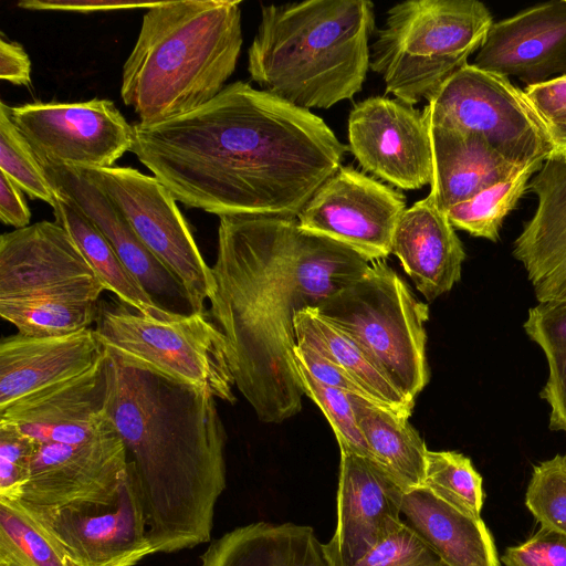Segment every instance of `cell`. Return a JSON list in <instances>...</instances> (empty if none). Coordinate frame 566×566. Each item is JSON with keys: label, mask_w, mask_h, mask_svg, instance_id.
<instances>
[{"label": "cell", "mask_w": 566, "mask_h": 566, "mask_svg": "<svg viewBox=\"0 0 566 566\" xmlns=\"http://www.w3.org/2000/svg\"><path fill=\"white\" fill-rule=\"evenodd\" d=\"M347 150L323 118L243 81L179 117L135 123L130 148L187 208L287 218Z\"/></svg>", "instance_id": "cell-1"}, {"label": "cell", "mask_w": 566, "mask_h": 566, "mask_svg": "<svg viewBox=\"0 0 566 566\" xmlns=\"http://www.w3.org/2000/svg\"><path fill=\"white\" fill-rule=\"evenodd\" d=\"M370 263L300 228L296 218L219 217L210 316L222 332L235 387L258 419L298 413L294 321L361 276Z\"/></svg>", "instance_id": "cell-2"}, {"label": "cell", "mask_w": 566, "mask_h": 566, "mask_svg": "<svg viewBox=\"0 0 566 566\" xmlns=\"http://www.w3.org/2000/svg\"><path fill=\"white\" fill-rule=\"evenodd\" d=\"M103 349L105 411L133 463L153 552L210 541L214 506L227 484V434L216 398Z\"/></svg>", "instance_id": "cell-3"}, {"label": "cell", "mask_w": 566, "mask_h": 566, "mask_svg": "<svg viewBox=\"0 0 566 566\" xmlns=\"http://www.w3.org/2000/svg\"><path fill=\"white\" fill-rule=\"evenodd\" d=\"M240 4L159 1L146 11L120 84V97L138 123L179 117L227 86L243 43Z\"/></svg>", "instance_id": "cell-4"}, {"label": "cell", "mask_w": 566, "mask_h": 566, "mask_svg": "<svg viewBox=\"0 0 566 566\" xmlns=\"http://www.w3.org/2000/svg\"><path fill=\"white\" fill-rule=\"evenodd\" d=\"M374 31L367 0L262 6L248 72L261 90L295 106L327 109L361 91Z\"/></svg>", "instance_id": "cell-5"}, {"label": "cell", "mask_w": 566, "mask_h": 566, "mask_svg": "<svg viewBox=\"0 0 566 566\" xmlns=\"http://www.w3.org/2000/svg\"><path fill=\"white\" fill-rule=\"evenodd\" d=\"M103 284L56 221L0 237V315L19 333L51 336L95 323Z\"/></svg>", "instance_id": "cell-6"}, {"label": "cell", "mask_w": 566, "mask_h": 566, "mask_svg": "<svg viewBox=\"0 0 566 566\" xmlns=\"http://www.w3.org/2000/svg\"><path fill=\"white\" fill-rule=\"evenodd\" d=\"M475 0H409L388 9L370 44V69L386 93L413 106L428 101L483 44L493 24Z\"/></svg>", "instance_id": "cell-7"}, {"label": "cell", "mask_w": 566, "mask_h": 566, "mask_svg": "<svg viewBox=\"0 0 566 566\" xmlns=\"http://www.w3.org/2000/svg\"><path fill=\"white\" fill-rule=\"evenodd\" d=\"M314 311L349 336L408 399L415 401L429 382V307L385 260L370 263Z\"/></svg>", "instance_id": "cell-8"}, {"label": "cell", "mask_w": 566, "mask_h": 566, "mask_svg": "<svg viewBox=\"0 0 566 566\" xmlns=\"http://www.w3.org/2000/svg\"><path fill=\"white\" fill-rule=\"evenodd\" d=\"M103 348L143 363L178 381L207 389L234 403V378L226 339L205 312L172 322L148 317L129 306L101 303L95 328Z\"/></svg>", "instance_id": "cell-9"}, {"label": "cell", "mask_w": 566, "mask_h": 566, "mask_svg": "<svg viewBox=\"0 0 566 566\" xmlns=\"http://www.w3.org/2000/svg\"><path fill=\"white\" fill-rule=\"evenodd\" d=\"M429 124L473 133L522 167L544 163L553 145L543 117L507 77L467 63L427 101Z\"/></svg>", "instance_id": "cell-10"}, {"label": "cell", "mask_w": 566, "mask_h": 566, "mask_svg": "<svg viewBox=\"0 0 566 566\" xmlns=\"http://www.w3.org/2000/svg\"><path fill=\"white\" fill-rule=\"evenodd\" d=\"M80 168V167H78ZM125 217L147 249L179 280L191 313L205 312L214 281L172 193L130 167L81 168Z\"/></svg>", "instance_id": "cell-11"}, {"label": "cell", "mask_w": 566, "mask_h": 566, "mask_svg": "<svg viewBox=\"0 0 566 566\" xmlns=\"http://www.w3.org/2000/svg\"><path fill=\"white\" fill-rule=\"evenodd\" d=\"M10 117L41 165L106 168L132 148L133 125L106 98L28 103Z\"/></svg>", "instance_id": "cell-12"}, {"label": "cell", "mask_w": 566, "mask_h": 566, "mask_svg": "<svg viewBox=\"0 0 566 566\" xmlns=\"http://www.w3.org/2000/svg\"><path fill=\"white\" fill-rule=\"evenodd\" d=\"M18 502L74 566H135L154 554L130 461L113 505L50 507Z\"/></svg>", "instance_id": "cell-13"}, {"label": "cell", "mask_w": 566, "mask_h": 566, "mask_svg": "<svg viewBox=\"0 0 566 566\" xmlns=\"http://www.w3.org/2000/svg\"><path fill=\"white\" fill-rule=\"evenodd\" d=\"M406 209L401 192L353 166H342L296 219L304 231L339 243L373 263L391 253L394 232Z\"/></svg>", "instance_id": "cell-14"}, {"label": "cell", "mask_w": 566, "mask_h": 566, "mask_svg": "<svg viewBox=\"0 0 566 566\" xmlns=\"http://www.w3.org/2000/svg\"><path fill=\"white\" fill-rule=\"evenodd\" d=\"M128 462L125 444L111 421L82 443L40 444L19 501L50 507L113 505Z\"/></svg>", "instance_id": "cell-15"}, {"label": "cell", "mask_w": 566, "mask_h": 566, "mask_svg": "<svg viewBox=\"0 0 566 566\" xmlns=\"http://www.w3.org/2000/svg\"><path fill=\"white\" fill-rule=\"evenodd\" d=\"M347 134L364 170L403 190L430 185L429 127L419 109L397 98L368 97L352 108Z\"/></svg>", "instance_id": "cell-16"}, {"label": "cell", "mask_w": 566, "mask_h": 566, "mask_svg": "<svg viewBox=\"0 0 566 566\" xmlns=\"http://www.w3.org/2000/svg\"><path fill=\"white\" fill-rule=\"evenodd\" d=\"M339 451L337 525L326 549L334 566H353L402 526L405 491L377 462Z\"/></svg>", "instance_id": "cell-17"}, {"label": "cell", "mask_w": 566, "mask_h": 566, "mask_svg": "<svg viewBox=\"0 0 566 566\" xmlns=\"http://www.w3.org/2000/svg\"><path fill=\"white\" fill-rule=\"evenodd\" d=\"M107 370L103 354L84 373L35 391L3 410L0 423L40 444H75L96 437L109 422L106 411Z\"/></svg>", "instance_id": "cell-18"}, {"label": "cell", "mask_w": 566, "mask_h": 566, "mask_svg": "<svg viewBox=\"0 0 566 566\" xmlns=\"http://www.w3.org/2000/svg\"><path fill=\"white\" fill-rule=\"evenodd\" d=\"M473 65L526 86L566 74V0L527 8L493 23Z\"/></svg>", "instance_id": "cell-19"}, {"label": "cell", "mask_w": 566, "mask_h": 566, "mask_svg": "<svg viewBox=\"0 0 566 566\" xmlns=\"http://www.w3.org/2000/svg\"><path fill=\"white\" fill-rule=\"evenodd\" d=\"M533 216L513 243L538 303L566 302V156H551L528 182Z\"/></svg>", "instance_id": "cell-20"}, {"label": "cell", "mask_w": 566, "mask_h": 566, "mask_svg": "<svg viewBox=\"0 0 566 566\" xmlns=\"http://www.w3.org/2000/svg\"><path fill=\"white\" fill-rule=\"evenodd\" d=\"M42 166L55 191L70 199L96 226L149 295L158 303L159 298L188 303L179 280L147 249L120 211L81 168Z\"/></svg>", "instance_id": "cell-21"}, {"label": "cell", "mask_w": 566, "mask_h": 566, "mask_svg": "<svg viewBox=\"0 0 566 566\" xmlns=\"http://www.w3.org/2000/svg\"><path fill=\"white\" fill-rule=\"evenodd\" d=\"M103 354L93 328L51 336L17 333L0 343V410L77 376Z\"/></svg>", "instance_id": "cell-22"}, {"label": "cell", "mask_w": 566, "mask_h": 566, "mask_svg": "<svg viewBox=\"0 0 566 566\" xmlns=\"http://www.w3.org/2000/svg\"><path fill=\"white\" fill-rule=\"evenodd\" d=\"M391 253L432 302L460 281L465 251L447 213L426 198L406 209L394 232Z\"/></svg>", "instance_id": "cell-23"}, {"label": "cell", "mask_w": 566, "mask_h": 566, "mask_svg": "<svg viewBox=\"0 0 566 566\" xmlns=\"http://www.w3.org/2000/svg\"><path fill=\"white\" fill-rule=\"evenodd\" d=\"M428 127L432 153L428 197L443 212L525 168L505 159L480 135L429 123Z\"/></svg>", "instance_id": "cell-24"}, {"label": "cell", "mask_w": 566, "mask_h": 566, "mask_svg": "<svg viewBox=\"0 0 566 566\" xmlns=\"http://www.w3.org/2000/svg\"><path fill=\"white\" fill-rule=\"evenodd\" d=\"M401 514L449 566H500L493 537L482 518L459 511L427 488L403 492Z\"/></svg>", "instance_id": "cell-25"}, {"label": "cell", "mask_w": 566, "mask_h": 566, "mask_svg": "<svg viewBox=\"0 0 566 566\" xmlns=\"http://www.w3.org/2000/svg\"><path fill=\"white\" fill-rule=\"evenodd\" d=\"M201 566H334L311 526L256 522L213 542Z\"/></svg>", "instance_id": "cell-26"}, {"label": "cell", "mask_w": 566, "mask_h": 566, "mask_svg": "<svg viewBox=\"0 0 566 566\" xmlns=\"http://www.w3.org/2000/svg\"><path fill=\"white\" fill-rule=\"evenodd\" d=\"M56 193L55 221L72 237L106 291L120 303L158 321L172 322L185 315L166 308L149 295L96 226L70 199Z\"/></svg>", "instance_id": "cell-27"}, {"label": "cell", "mask_w": 566, "mask_h": 566, "mask_svg": "<svg viewBox=\"0 0 566 566\" xmlns=\"http://www.w3.org/2000/svg\"><path fill=\"white\" fill-rule=\"evenodd\" d=\"M349 398L375 461L405 492L422 486L428 449L408 418L368 399L352 395Z\"/></svg>", "instance_id": "cell-28"}, {"label": "cell", "mask_w": 566, "mask_h": 566, "mask_svg": "<svg viewBox=\"0 0 566 566\" xmlns=\"http://www.w3.org/2000/svg\"><path fill=\"white\" fill-rule=\"evenodd\" d=\"M294 329L296 343L312 346L343 368L375 403L409 419L415 401L402 395L349 336L318 316L314 307L298 312Z\"/></svg>", "instance_id": "cell-29"}, {"label": "cell", "mask_w": 566, "mask_h": 566, "mask_svg": "<svg viewBox=\"0 0 566 566\" xmlns=\"http://www.w3.org/2000/svg\"><path fill=\"white\" fill-rule=\"evenodd\" d=\"M523 328L547 361L548 376L539 397L549 406L548 428L566 432V302L531 307Z\"/></svg>", "instance_id": "cell-30"}, {"label": "cell", "mask_w": 566, "mask_h": 566, "mask_svg": "<svg viewBox=\"0 0 566 566\" xmlns=\"http://www.w3.org/2000/svg\"><path fill=\"white\" fill-rule=\"evenodd\" d=\"M542 164L525 167L511 178L448 209L446 213L453 228L496 242L505 218L528 189L531 178L539 170Z\"/></svg>", "instance_id": "cell-31"}, {"label": "cell", "mask_w": 566, "mask_h": 566, "mask_svg": "<svg viewBox=\"0 0 566 566\" xmlns=\"http://www.w3.org/2000/svg\"><path fill=\"white\" fill-rule=\"evenodd\" d=\"M0 566H74L18 501L0 499Z\"/></svg>", "instance_id": "cell-32"}, {"label": "cell", "mask_w": 566, "mask_h": 566, "mask_svg": "<svg viewBox=\"0 0 566 566\" xmlns=\"http://www.w3.org/2000/svg\"><path fill=\"white\" fill-rule=\"evenodd\" d=\"M482 482V476L464 454L428 450L422 486L459 511L476 518L481 517L484 502Z\"/></svg>", "instance_id": "cell-33"}, {"label": "cell", "mask_w": 566, "mask_h": 566, "mask_svg": "<svg viewBox=\"0 0 566 566\" xmlns=\"http://www.w3.org/2000/svg\"><path fill=\"white\" fill-rule=\"evenodd\" d=\"M0 171L32 199L54 208L57 193L44 168L10 117V106L0 103Z\"/></svg>", "instance_id": "cell-34"}, {"label": "cell", "mask_w": 566, "mask_h": 566, "mask_svg": "<svg viewBox=\"0 0 566 566\" xmlns=\"http://www.w3.org/2000/svg\"><path fill=\"white\" fill-rule=\"evenodd\" d=\"M295 365L304 395L311 398L326 417L339 449L375 461L357 423L350 395L317 381L297 359H295Z\"/></svg>", "instance_id": "cell-35"}, {"label": "cell", "mask_w": 566, "mask_h": 566, "mask_svg": "<svg viewBox=\"0 0 566 566\" xmlns=\"http://www.w3.org/2000/svg\"><path fill=\"white\" fill-rule=\"evenodd\" d=\"M525 505L541 527L566 535V454L534 465Z\"/></svg>", "instance_id": "cell-36"}, {"label": "cell", "mask_w": 566, "mask_h": 566, "mask_svg": "<svg viewBox=\"0 0 566 566\" xmlns=\"http://www.w3.org/2000/svg\"><path fill=\"white\" fill-rule=\"evenodd\" d=\"M353 566H449L409 526H402L373 547Z\"/></svg>", "instance_id": "cell-37"}, {"label": "cell", "mask_w": 566, "mask_h": 566, "mask_svg": "<svg viewBox=\"0 0 566 566\" xmlns=\"http://www.w3.org/2000/svg\"><path fill=\"white\" fill-rule=\"evenodd\" d=\"M40 443L0 423V499L19 501Z\"/></svg>", "instance_id": "cell-38"}, {"label": "cell", "mask_w": 566, "mask_h": 566, "mask_svg": "<svg viewBox=\"0 0 566 566\" xmlns=\"http://www.w3.org/2000/svg\"><path fill=\"white\" fill-rule=\"evenodd\" d=\"M504 566H566V535L541 527L526 542L507 547Z\"/></svg>", "instance_id": "cell-39"}, {"label": "cell", "mask_w": 566, "mask_h": 566, "mask_svg": "<svg viewBox=\"0 0 566 566\" xmlns=\"http://www.w3.org/2000/svg\"><path fill=\"white\" fill-rule=\"evenodd\" d=\"M294 358L319 382L343 390L352 396L373 401L368 392L343 368L318 353L312 346L296 343ZM374 402V401H373Z\"/></svg>", "instance_id": "cell-40"}, {"label": "cell", "mask_w": 566, "mask_h": 566, "mask_svg": "<svg viewBox=\"0 0 566 566\" xmlns=\"http://www.w3.org/2000/svg\"><path fill=\"white\" fill-rule=\"evenodd\" d=\"M159 1H111V0H23L18 3L21 9L36 11L97 12L129 9H149Z\"/></svg>", "instance_id": "cell-41"}, {"label": "cell", "mask_w": 566, "mask_h": 566, "mask_svg": "<svg viewBox=\"0 0 566 566\" xmlns=\"http://www.w3.org/2000/svg\"><path fill=\"white\" fill-rule=\"evenodd\" d=\"M524 92L544 120L566 114V74L526 86Z\"/></svg>", "instance_id": "cell-42"}, {"label": "cell", "mask_w": 566, "mask_h": 566, "mask_svg": "<svg viewBox=\"0 0 566 566\" xmlns=\"http://www.w3.org/2000/svg\"><path fill=\"white\" fill-rule=\"evenodd\" d=\"M0 78L14 85H29L31 82V61L21 44L0 39Z\"/></svg>", "instance_id": "cell-43"}, {"label": "cell", "mask_w": 566, "mask_h": 566, "mask_svg": "<svg viewBox=\"0 0 566 566\" xmlns=\"http://www.w3.org/2000/svg\"><path fill=\"white\" fill-rule=\"evenodd\" d=\"M22 190L0 172V219L14 229L30 226L31 212Z\"/></svg>", "instance_id": "cell-44"}, {"label": "cell", "mask_w": 566, "mask_h": 566, "mask_svg": "<svg viewBox=\"0 0 566 566\" xmlns=\"http://www.w3.org/2000/svg\"><path fill=\"white\" fill-rule=\"evenodd\" d=\"M553 145L552 156H566V114L545 119Z\"/></svg>", "instance_id": "cell-45"}]
</instances>
